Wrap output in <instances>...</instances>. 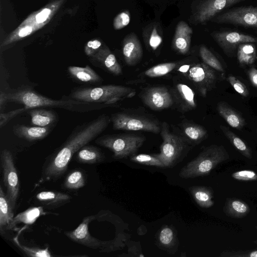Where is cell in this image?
<instances>
[{
  "label": "cell",
  "mask_w": 257,
  "mask_h": 257,
  "mask_svg": "<svg viewBox=\"0 0 257 257\" xmlns=\"http://www.w3.org/2000/svg\"><path fill=\"white\" fill-rule=\"evenodd\" d=\"M228 80L234 90L241 95L246 97L249 94L246 86L238 79L233 76H229Z\"/></svg>",
  "instance_id": "40"
},
{
  "label": "cell",
  "mask_w": 257,
  "mask_h": 257,
  "mask_svg": "<svg viewBox=\"0 0 257 257\" xmlns=\"http://www.w3.org/2000/svg\"><path fill=\"white\" fill-rule=\"evenodd\" d=\"M219 114L232 127L241 130L245 124L242 116L235 111L225 102H220L217 105Z\"/></svg>",
  "instance_id": "24"
},
{
  "label": "cell",
  "mask_w": 257,
  "mask_h": 257,
  "mask_svg": "<svg viewBox=\"0 0 257 257\" xmlns=\"http://www.w3.org/2000/svg\"><path fill=\"white\" fill-rule=\"evenodd\" d=\"M188 190L196 203L201 207L207 208L214 205L212 189L204 186H193Z\"/></svg>",
  "instance_id": "25"
},
{
  "label": "cell",
  "mask_w": 257,
  "mask_h": 257,
  "mask_svg": "<svg viewBox=\"0 0 257 257\" xmlns=\"http://www.w3.org/2000/svg\"><path fill=\"white\" fill-rule=\"evenodd\" d=\"M86 181V177L84 171L81 169H75L67 175L63 186L66 189L77 190L84 187Z\"/></svg>",
  "instance_id": "27"
},
{
  "label": "cell",
  "mask_w": 257,
  "mask_h": 257,
  "mask_svg": "<svg viewBox=\"0 0 257 257\" xmlns=\"http://www.w3.org/2000/svg\"><path fill=\"white\" fill-rule=\"evenodd\" d=\"M7 96L8 101L22 104L28 110L38 107H50L72 112H85L100 109L110 105L104 103L81 101L69 97L55 100L44 96L28 88L7 93Z\"/></svg>",
  "instance_id": "2"
},
{
  "label": "cell",
  "mask_w": 257,
  "mask_h": 257,
  "mask_svg": "<svg viewBox=\"0 0 257 257\" xmlns=\"http://www.w3.org/2000/svg\"><path fill=\"white\" fill-rule=\"evenodd\" d=\"M14 209L2 187H0V231L3 233L14 219Z\"/></svg>",
  "instance_id": "26"
},
{
  "label": "cell",
  "mask_w": 257,
  "mask_h": 257,
  "mask_svg": "<svg viewBox=\"0 0 257 257\" xmlns=\"http://www.w3.org/2000/svg\"><path fill=\"white\" fill-rule=\"evenodd\" d=\"M222 256L237 257H257V250L245 252H225Z\"/></svg>",
  "instance_id": "45"
},
{
  "label": "cell",
  "mask_w": 257,
  "mask_h": 257,
  "mask_svg": "<svg viewBox=\"0 0 257 257\" xmlns=\"http://www.w3.org/2000/svg\"><path fill=\"white\" fill-rule=\"evenodd\" d=\"M162 42V38L159 34L156 27H154L150 35L149 43L153 50H155Z\"/></svg>",
  "instance_id": "43"
},
{
  "label": "cell",
  "mask_w": 257,
  "mask_h": 257,
  "mask_svg": "<svg viewBox=\"0 0 257 257\" xmlns=\"http://www.w3.org/2000/svg\"><path fill=\"white\" fill-rule=\"evenodd\" d=\"M156 240L159 248L169 252H175L178 246L177 232L172 225H164L158 230Z\"/></svg>",
  "instance_id": "18"
},
{
  "label": "cell",
  "mask_w": 257,
  "mask_h": 257,
  "mask_svg": "<svg viewBox=\"0 0 257 257\" xmlns=\"http://www.w3.org/2000/svg\"><path fill=\"white\" fill-rule=\"evenodd\" d=\"M36 198L47 209H54L69 202L71 196L61 192L44 191L38 193Z\"/></svg>",
  "instance_id": "19"
},
{
  "label": "cell",
  "mask_w": 257,
  "mask_h": 257,
  "mask_svg": "<svg viewBox=\"0 0 257 257\" xmlns=\"http://www.w3.org/2000/svg\"><path fill=\"white\" fill-rule=\"evenodd\" d=\"M130 160L143 165L165 168L164 164L154 154H134L130 157Z\"/></svg>",
  "instance_id": "36"
},
{
  "label": "cell",
  "mask_w": 257,
  "mask_h": 257,
  "mask_svg": "<svg viewBox=\"0 0 257 257\" xmlns=\"http://www.w3.org/2000/svg\"><path fill=\"white\" fill-rule=\"evenodd\" d=\"M199 54L203 63L217 71H224L220 61L205 46L202 45L200 47Z\"/></svg>",
  "instance_id": "34"
},
{
  "label": "cell",
  "mask_w": 257,
  "mask_h": 257,
  "mask_svg": "<svg viewBox=\"0 0 257 257\" xmlns=\"http://www.w3.org/2000/svg\"><path fill=\"white\" fill-rule=\"evenodd\" d=\"M8 101V98L7 96V93L1 91L0 92V109H2V108L5 106L6 103Z\"/></svg>",
  "instance_id": "47"
},
{
  "label": "cell",
  "mask_w": 257,
  "mask_h": 257,
  "mask_svg": "<svg viewBox=\"0 0 257 257\" xmlns=\"http://www.w3.org/2000/svg\"><path fill=\"white\" fill-rule=\"evenodd\" d=\"M69 74L77 81L87 84H96L102 81V78L89 65L85 67L70 66L68 67Z\"/></svg>",
  "instance_id": "21"
},
{
  "label": "cell",
  "mask_w": 257,
  "mask_h": 257,
  "mask_svg": "<svg viewBox=\"0 0 257 257\" xmlns=\"http://www.w3.org/2000/svg\"><path fill=\"white\" fill-rule=\"evenodd\" d=\"M220 127L231 144L242 155L248 159L251 158L250 149L241 139L226 127L220 125Z\"/></svg>",
  "instance_id": "30"
},
{
  "label": "cell",
  "mask_w": 257,
  "mask_h": 257,
  "mask_svg": "<svg viewBox=\"0 0 257 257\" xmlns=\"http://www.w3.org/2000/svg\"><path fill=\"white\" fill-rule=\"evenodd\" d=\"M250 209L247 204L238 199H231L226 203L225 213L232 217L241 218L246 215Z\"/></svg>",
  "instance_id": "28"
},
{
  "label": "cell",
  "mask_w": 257,
  "mask_h": 257,
  "mask_svg": "<svg viewBox=\"0 0 257 257\" xmlns=\"http://www.w3.org/2000/svg\"><path fill=\"white\" fill-rule=\"evenodd\" d=\"M233 178L240 181H248L257 180V174L251 170H241L232 174Z\"/></svg>",
  "instance_id": "39"
},
{
  "label": "cell",
  "mask_w": 257,
  "mask_h": 257,
  "mask_svg": "<svg viewBox=\"0 0 257 257\" xmlns=\"http://www.w3.org/2000/svg\"><path fill=\"white\" fill-rule=\"evenodd\" d=\"M213 69L204 63H201L191 65L186 72L187 78L203 96L213 88L216 82L217 77Z\"/></svg>",
  "instance_id": "10"
},
{
  "label": "cell",
  "mask_w": 257,
  "mask_h": 257,
  "mask_svg": "<svg viewBox=\"0 0 257 257\" xmlns=\"http://www.w3.org/2000/svg\"><path fill=\"white\" fill-rule=\"evenodd\" d=\"M29 113L31 123L35 126L51 127L58 119L57 113L51 110L32 108Z\"/></svg>",
  "instance_id": "23"
},
{
  "label": "cell",
  "mask_w": 257,
  "mask_h": 257,
  "mask_svg": "<svg viewBox=\"0 0 257 257\" xmlns=\"http://www.w3.org/2000/svg\"><path fill=\"white\" fill-rule=\"evenodd\" d=\"M76 154V160L83 164H97L103 161L105 158L104 154L98 148L88 144L82 147Z\"/></svg>",
  "instance_id": "22"
},
{
  "label": "cell",
  "mask_w": 257,
  "mask_h": 257,
  "mask_svg": "<svg viewBox=\"0 0 257 257\" xmlns=\"http://www.w3.org/2000/svg\"><path fill=\"white\" fill-rule=\"evenodd\" d=\"M253 43L240 44L237 48V59L241 65L253 63L256 57V49Z\"/></svg>",
  "instance_id": "29"
},
{
  "label": "cell",
  "mask_w": 257,
  "mask_h": 257,
  "mask_svg": "<svg viewBox=\"0 0 257 257\" xmlns=\"http://www.w3.org/2000/svg\"><path fill=\"white\" fill-rule=\"evenodd\" d=\"M122 53L125 63L130 66L138 63L143 56V49L139 40L132 33L123 40Z\"/></svg>",
  "instance_id": "16"
},
{
  "label": "cell",
  "mask_w": 257,
  "mask_h": 257,
  "mask_svg": "<svg viewBox=\"0 0 257 257\" xmlns=\"http://www.w3.org/2000/svg\"><path fill=\"white\" fill-rule=\"evenodd\" d=\"M211 21L217 24H228L257 29V7L235 8L216 16Z\"/></svg>",
  "instance_id": "9"
},
{
  "label": "cell",
  "mask_w": 257,
  "mask_h": 257,
  "mask_svg": "<svg viewBox=\"0 0 257 257\" xmlns=\"http://www.w3.org/2000/svg\"><path fill=\"white\" fill-rule=\"evenodd\" d=\"M110 121V117L103 114L75 127L65 142L46 159L42 171L43 181H55L60 178L66 172L73 155L97 138Z\"/></svg>",
  "instance_id": "1"
},
{
  "label": "cell",
  "mask_w": 257,
  "mask_h": 257,
  "mask_svg": "<svg viewBox=\"0 0 257 257\" xmlns=\"http://www.w3.org/2000/svg\"><path fill=\"white\" fill-rule=\"evenodd\" d=\"M52 13L51 9L46 8L37 13L35 17L37 24H44L49 18Z\"/></svg>",
  "instance_id": "44"
},
{
  "label": "cell",
  "mask_w": 257,
  "mask_h": 257,
  "mask_svg": "<svg viewBox=\"0 0 257 257\" xmlns=\"http://www.w3.org/2000/svg\"><path fill=\"white\" fill-rule=\"evenodd\" d=\"M248 74L252 84L257 87V69L253 67L250 68L248 71Z\"/></svg>",
  "instance_id": "46"
},
{
  "label": "cell",
  "mask_w": 257,
  "mask_h": 257,
  "mask_svg": "<svg viewBox=\"0 0 257 257\" xmlns=\"http://www.w3.org/2000/svg\"><path fill=\"white\" fill-rule=\"evenodd\" d=\"M1 161L6 195L14 209L20 191V181L11 152L3 150L1 153Z\"/></svg>",
  "instance_id": "8"
},
{
  "label": "cell",
  "mask_w": 257,
  "mask_h": 257,
  "mask_svg": "<svg viewBox=\"0 0 257 257\" xmlns=\"http://www.w3.org/2000/svg\"><path fill=\"white\" fill-rule=\"evenodd\" d=\"M43 212L42 207H33L18 214L14 218L10 226L16 223L24 222L28 224L33 223Z\"/></svg>",
  "instance_id": "33"
},
{
  "label": "cell",
  "mask_w": 257,
  "mask_h": 257,
  "mask_svg": "<svg viewBox=\"0 0 257 257\" xmlns=\"http://www.w3.org/2000/svg\"><path fill=\"white\" fill-rule=\"evenodd\" d=\"M26 110H28V109L24 107L6 113L1 112L0 113V128L4 126L13 118Z\"/></svg>",
  "instance_id": "41"
},
{
  "label": "cell",
  "mask_w": 257,
  "mask_h": 257,
  "mask_svg": "<svg viewBox=\"0 0 257 257\" xmlns=\"http://www.w3.org/2000/svg\"><path fill=\"white\" fill-rule=\"evenodd\" d=\"M101 42L95 39L88 41L84 47V52L89 57L94 55L101 48Z\"/></svg>",
  "instance_id": "42"
},
{
  "label": "cell",
  "mask_w": 257,
  "mask_h": 257,
  "mask_svg": "<svg viewBox=\"0 0 257 257\" xmlns=\"http://www.w3.org/2000/svg\"><path fill=\"white\" fill-rule=\"evenodd\" d=\"M14 242L17 247L25 254L32 257H50L52 255L49 250L48 247L41 248L37 247H29L22 245L17 237L13 239Z\"/></svg>",
  "instance_id": "35"
},
{
  "label": "cell",
  "mask_w": 257,
  "mask_h": 257,
  "mask_svg": "<svg viewBox=\"0 0 257 257\" xmlns=\"http://www.w3.org/2000/svg\"><path fill=\"white\" fill-rule=\"evenodd\" d=\"M185 136L194 143H199L203 140L207 135L206 130L202 126L190 123L186 125L183 128Z\"/></svg>",
  "instance_id": "32"
},
{
  "label": "cell",
  "mask_w": 257,
  "mask_h": 257,
  "mask_svg": "<svg viewBox=\"0 0 257 257\" xmlns=\"http://www.w3.org/2000/svg\"><path fill=\"white\" fill-rule=\"evenodd\" d=\"M245 0H201L192 17V23L203 24L224 9Z\"/></svg>",
  "instance_id": "11"
},
{
  "label": "cell",
  "mask_w": 257,
  "mask_h": 257,
  "mask_svg": "<svg viewBox=\"0 0 257 257\" xmlns=\"http://www.w3.org/2000/svg\"><path fill=\"white\" fill-rule=\"evenodd\" d=\"M175 62H167L159 64L148 69L145 72V75L149 77H160L171 72L176 67Z\"/></svg>",
  "instance_id": "37"
},
{
  "label": "cell",
  "mask_w": 257,
  "mask_h": 257,
  "mask_svg": "<svg viewBox=\"0 0 257 257\" xmlns=\"http://www.w3.org/2000/svg\"><path fill=\"white\" fill-rule=\"evenodd\" d=\"M143 102L154 110H161L171 107L173 98L168 89L164 86L148 88L141 94Z\"/></svg>",
  "instance_id": "14"
},
{
  "label": "cell",
  "mask_w": 257,
  "mask_h": 257,
  "mask_svg": "<svg viewBox=\"0 0 257 257\" xmlns=\"http://www.w3.org/2000/svg\"><path fill=\"white\" fill-rule=\"evenodd\" d=\"M130 14L127 11H123L117 15L113 21V27L115 30H120L127 25L130 22Z\"/></svg>",
  "instance_id": "38"
},
{
  "label": "cell",
  "mask_w": 257,
  "mask_h": 257,
  "mask_svg": "<svg viewBox=\"0 0 257 257\" xmlns=\"http://www.w3.org/2000/svg\"><path fill=\"white\" fill-rule=\"evenodd\" d=\"M212 38L227 54H232L242 43H256L257 38L236 31H221L212 33Z\"/></svg>",
  "instance_id": "12"
},
{
  "label": "cell",
  "mask_w": 257,
  "mask_h": 257,
  "mask_svg": "<svg viewBox=\"0 0 257 257\" xmlns=\"http://www.w3.org/2000/svg\"><path fill=\"white\" fill-rule=\"evenodd\" d=\"M92 63H96L104 69L115 75L122 73V69L117 62L115 55L106 46L100 49L92 56L90 57Z\"/></svg>",
  "instance_id": "15"
},
{
  "label": "cell",
  "mask_w": 257,
  "mask_h": 257,
  "mask_svg": "<svg viewBox=\"0 0 257 257\" xmlns=\"http://www.w3.org/2000/svg\"><path fill=\"white\" fill-rule=\"evenodd\" d=\"M146 138L134 134L104 135L97 138L95 143L113 153L115 159H125L136 154L143 145Z\"/></svg>",
  "instance_id": "5"
},
{
  "label": "cell",
  "mask_w": 257,
  "mask_h": 257,
  "mask_svg": "<svg viewBox=\"0 0 257 257\" xmlns=\"http://www.w3.org/2000/svg\"><path fill=\"white\" fill-rule=\"evenodd\" d=\"M228 158L229 155L223 146L215 145L210 146L182 167L179 175L183 179L195 178L207 175L219 163Z\"/></svg>",
  "instance_id": "4"
},
{
  "label": "cell",
  "mask_w": 257,
  "mask_h": 257,
  "mask_svg": "<svg viewBox=\"0 0 257 257\" xmlns=\"http://www.w3.org/2000/svg\"><path fill=\"white\" fill-rule=\"evenodd\" d=\"M176 89L180 100L185 108L191 109L196 107L194 92L189 86L184 84L179 83L176 86Z\"/></svg>",
  "instance_id": "31"
},
{
  "label": "cell",
  "mask_w": 257,
  "mask_h": 257,
  "mask_svg": "<svg viewBox=\"0 0 257 257\" xmlns=\"http://www.w3.org/2000/svg\"><path fill=\"white\" fill-rule=\"evenodd\" d=\"M95 218L94 215L85 217L77 227L64 234L73 241L90 248L97 249L104 246L106 242L93 237L89 232V224Z\"/></svg>",
  "instance_id": "13"
},
{
  "label": "cell",
  "mask_w": 257,
  "mask_h": 257,
  "mask_svg": "<svg viewBox=\"0 0 257 257\" xmlns=\"http://www.w3.org/2000/svg\"><path fill=\"white\" fill-rule=\"evenodd\" d=\"M14 134L18 138L33 142L42 140L46 138L51 131L50 127L28 126L23 124L14 125Z\"/></svg>",
  "instance_id": "20"
},
{
  "label": "cell",
  "mask_w": 257,
  "mask_h": 257,
  "mask_svg": "<svg viewBox=\"0 0 257 257\" xmlns=\"http://www.w3.org/2000/svg\"><path fill=\"white\" fill-rule=\"evenodd\" d=\"M192 29L184 21H180L177 25L174 35L173 46L180 54H187L190 49Z\"/></svg>",
  "instance_id": "17"
},
{
  "label": "cell",
  "mask_w": 257,
  "mask_h": 257,
  "mask_svg": "<svg viewBox=\"0 0 257 257\" xmlns=\"http://www.w3.org/2000/svg\"><path fill=\"white\" fill-rule=\"evenodd\" d=\"M160 132L163 139L160 153L154 155L165 167L172 168L181 161L186 148L185 142L181 138L169 132L165 122L162 123Z\"/></svg>",
  "instance_id": "6"
},
{
  "label": "cell",
  "mask_w": 257,
  "mask_h": 257,
  "mask_svg": "<svg viewBox=\"0 0 257 257\" xmlns=\"http://www.w3.org/2000/svg\"><path fill=\"white\" fill-rule=\"evenodd\" d=\"M110 120L116 130L145 131L158 134L161 126L155 120L124 113L112 114Z\"/></svg>",
  "instance_id": "7"
},
{
  "label": "cell",
  "mask_w": 257,
  "mask_h": 257,
  "mask_svg": "<svg viewBox=\"0 0 257 257\" xmlns=\"http://www.w3.org/2000/svg\"><path fill=\"white\" fill-rule=\"evenodd\" d=\"M136 93L131 87L117 85L79 87L73 89L69 96L74 100L111 105L124 98H130Z\"/></svg>",
  "instance_id": "3"
}]
</instances>
